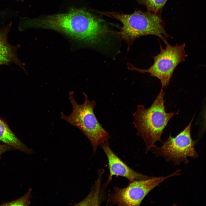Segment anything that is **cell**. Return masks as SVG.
Listing matches in <instances>:
<instances>
[{
    "instance_id": "cell-3",
    "label": "cell",
    "mask_w": 206,
    "mask_h": 206,
    "mask_svg": "<svg viewBox=\"0 0 206 206\" xmlns=\"http://www.w3.org/2000/svg\"><path fill=\"white\" fill-rule=\"evenodd\" d=\"M165 92L161 89L151 106L146 108L143 105L137 107L133 116V124L137 135L141 137L146 146V153L156 146L157 141L161 142V136L170 119L176 114L165 112L164 98Z\"/></svg>"
},
{
    "instance_id": "cell-8",
    "label": "cell",
    "mask_w": 206,
    "mask_h": 206,
    "mask_svg": "<svg viewBox=\"0 0 206 206\" xmlns=\"http://www.w3.org/2000/svg\"><path fill=\"white\" fill-rule=\"evenodd\" d=\"M101 145L108 161L109 171L108 181H110L114 175L126 178L130 182L136 180H145L151 177L137 172L128 167L111 149L108 141Z\"/></svg>"
},
{
    "instance_id": "cell-11",
    "label": "cell",
    "mask_w": 206,
    "mask_h": 206,
    "mask_svg": "<svg viewBox=\"0 0 206 206\" xmlns=\"http://www.w3.org/2000/svg\"><path fill=\"white\" fill-rule=\"evenodd\" d=\"M101 179L100 181L99 178L96 182L88 195L82 201L76 205H98L102 201L100 195V191Z\"/></svg>"
},
{
    "instance_id": "cell-4",
    "label": "cell",
    "mask_w": 206,
    "mask_h": 206,
    "mask_svg": "<svg viewBox=\"0 0 206 206\" xmlns=\"http://www.w3.org/2000/svg\"><path fill=\"white\" fill-rule=\"evenodd\" d=\"M83 94L84 102L80 104L74 98L73 94H69V99L72 105V112L66 115L61 112V118L83 132L89 140L95 153L98 147L108 141L110 137L95 115L94 109L96 105L95 102L90 100L86 94Z\"/></svg>"
},
{
    "instance_id": "cell-9",
    "label": "cell",
    "mask_w": 206,
    "mask_h": 206,
    "mask_svg": "<svg viewBox=\"0 0 206 206\" xmlns=\"http://www.w3.org/2000/svg\"><path fill=\"white\" fill-rule=\"evenodd\" d=\"M12 22L0 29V65H9L12 64L18 66L26 72L24 65L17 56V52L20 45H13L8 41V36Z\"/></svg>"
},
{
    "instance_id": "cell-5",
    "label": "cell",
    "mask_w": 206,
    "mask_h": 206,
    "mask_svg": "<svg viewBox=\"0 0 206 206\" xmlns=\"http://www.w3.org/2000/svg\"><path fill=\"white\" fill-rule=\"evenodd\" d=\"M166 45L165 49L160 43V52L153 57L154 62L150 67L142 69L128 64L129 70L136 71L141 73H148L150 76L159 79L163 89L169 84L173 72L177 66L184 62L188 55L185 49V44H176L171 45L167 40L164 41Z\"/></svg>"
},
{
    "instance_id": "cell-2",
    "label": "cell",
    "mask_w": 206,
    "mask_h": 206,
    "mask_svg": "<svg viewBox=\"0 0 206 206\" xmlns=\"http://www.w3.org/2000/svg\"><path fill=\"white\" fill-rule=\"evenodd\" d=\"M98 12L122 23V26L119 28L120 31L116 33L119 39L127 44L128 51L136 39L143 36L154 35L163 41L169 37H172L165 31L161 13L148 11H143L138 9L131 14L114 11Z\"/></svg>"
},
{
    "instance_id": "cell-13",
    "label": "cell",
    "mask_w": 206,
    "mask_h": 206,
    "mask_svg": "<svg viewBox=\"0 0 206 206\" xmlns=\"http://www.w3.org/2000/svg\"><path fill=\"white\" fill-rule=\"evenodd\" d=\"M31 191V189L29 188L27 192L21 197L12 201L3 203L0 206H29L31 203L30 199L32 197Z\"/></svg>"
},
{
    "instance_id": "cell-6",
    "label": "cell",
    "mask_w": 206,
    "mask_h": 206,
    "mask_svg": "<svg viewBox=\"0 0 206 206\" xmlns=\"http://www.w3.org/2000/svg\"><path fill=\"white\" fill-rule=\"evenodd\" d=\"M194 116L188 125L175 137L170 133L167 140L163 142L160 147L156 146L150 150L157 156L164 158L167 162L172 161L175 165L183 162H189L188 157L197 158L198 155L195 150L196 141L193 140L191 134V125Z\"/></svg>"
},
{
    "instance_id": "cell-16",
    "label": "cell",
    "mask_w": 206,
    "mask_h": 206,
    "mask_svg": "<svg viewBox=\"0 0 206 206\" xmlns=\"http://www.w3.org/2000/svg\"><path fill=\"white\" fill-rule=\"evenodd\" d=\"M18 0V1H19V0Z\"/></svg>"
},
{
    "instance_id": "cell-10",
    "label": "cell",
    "mask_w": 206,
    "mask_h": 206,
    "mask_svg": "<svg viewBox=\"0 0 206 206\" xmlns=\"http://www.w3.org/2000/svg\"><path fill=\"white\" fill-rule=\"evenodd\" d=\"M0 140L22 152L28 154L34 152L18 138L6 123L0 118Z\"/></svg>"
},
{
    "instance_id": "cell-1",
    "label": "cell",
    "mask_w": 206,
    "mask_h": 206,
    "mask_svg": "<svg viewBox=\"0 0 206 206\" xmlns=\"http://www.w3.org/2000/svg\"><path fill=\"white\" fill-rule=\"evenodd\" d=\"M20 27L23 30L31 28L56 30L87 43L97 44L109 33L105 23L84 9L71 8L67 13L35 18H21Z\"/></svg>"
},
{
    "instance_id": "cell-14",
    "label": "cell",
    "mask_w": 206,
    "mask_h": 206,
    "mask_svg": "<svg viewBox=\"0 0 206 206\" xmlns=\"http://www.w3.org/2000/svg\"><path fill=\"white\" fill-rule=\"evenodd\" d=\"M13 149L12 147L9 145L0 144V160L2 155L3 153Z\"/></svg>"
},
{
    "instance_id": "cell-15",
    "label": "cell",
    "mask_w": 206,
    "mask_h": 206,
    "mask_svg": "<svg viewBox=\"0 0 206 206\" xmlns=\"http://www.w3.org/2000/svg\"><path fill=\"white\" fill-rule=\"evenodd\" d=\"M3 13L1 10H0V26L2 23L3 19Z\"/></svg>"
},
{
    "instance_id": "cell-7",
    "label": "cell",
    "mask_w": 206,
    "mask_h": 206,
    "mask_svg": "<svg viewBox=\"0 0 206 206\" xmlns=\"http://www.w3.org/2000/svg\"><path fill=\"white\" fill-rule=\"evenodd\" d=\"M180 171L178 170L165 176L151 177L145 180L130 181L122 188L114 187L113 192L108 196V201L111 205L139 206L150 191L168 178L179 175Z\"/></svg>"
},
{
    "instance_id": "cell-12",
    "label": "cell",
    "mask_w": 206,
    "mask_h": 206,
    "mask_svg": "<svg viewBox=\"0 0 206 206\" xmlns=\"http://www.w3.org/2000/svg\"><path fill=\"white\" fill-rule=\"evenodd\" d=\"M140 5L144 6L147 11L161 13L168 0H134Z\"/></svg>"
}]
</instances>
